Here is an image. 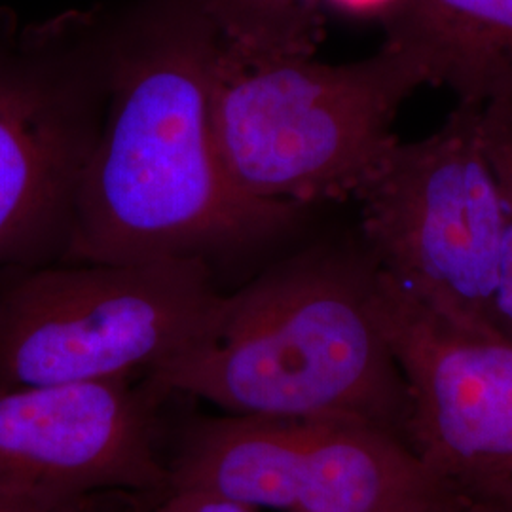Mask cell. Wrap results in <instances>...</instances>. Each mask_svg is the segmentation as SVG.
<instances>
[{
    "mask_svg": "<svg viewBox=\"0 0 512 512\" xmlns=\"http://www.w3.org/2000/svg\"><path fill=\"white\" fill-rule=\"evenodd\" d=\"M220 38L196 0L148 19L110 63L107 110L63 245L71 262L203 258L293 234L308 205L241 192L220 158Z\"/></svg>",
    "mask_w": 512,
    "mask_h": 512,
    "instance_id": "1",
    "label": "cell"
},
{
    "mask_svg": "<svg viewBox=\"0 0 512 512\" xmlns=\"http://www.w3.org/2000/svg\"><path fill=\"white\" fill-rule=\"evenodd\" d=\"M376 275L363 241L289 256L220 294L196 340L147 378L226 414L357 421L406 442L408 393L378 321Z\"/></svg>",
    "mask_w": 512,
    "mask_h": 512,
    "instance_id": "2",
    "label": "cell"
},
{
    "mask_svg": "<svg viewBox=\"0 0 512 512\" xmlns=\"http://www.w3.org/2000/svg\"><path fill=\"white\" fill-rule=\"evenodd\" d=\"M425 86L391 44L351 63L255 59L220 42L211 114L230 179L260 202L357 198L399 143L393 122Z\"/></svg>",
    "mask_w": 512,
    "mask_h": 512,
    "instance_id": "3",
    "label": "cell"
},
{
    "mask_svg": "<svg viewBox=\"0 0 512 512\" xmlns=\"http://www.w3.org/2000/svg\"><path fill=\"white\" fill-rule=\"evenodd\" d=\"M220 294L203 258L27 268L0 291V389L148 376Z\"/></svg>",
    "mask_w": 512,
    "mask_h": 512,
    "instance_id": "4",
    "label": "cell"
},
{
    "mask_svg": "<svg viewBox=\"0 0 512 512\" xmlns=\"http://www.w3.org/2000/svg\"><path fill=\"white\" fill-rule=\"evenodd\" d=\"M480 114L458 103L431 135L399 141L357 200L361 241L384 274L433 310L495 330L505 209Z\"/></svg>",
    "mask_w": 512,
    "mask_h": 512,
    "instance_id": "5",
    "label": "cell"
},
{
    "mask_svg": "<svg viewBox=\"0 0 512 512\" xmlns=\"http://www.w3.org/2000/svg\"><path fill=\"white\" fill-rule=\"evenodd\" d=\"M169 476V492L258 511L439 512L459 495L404 440L346 420L203 418L184 429Z\"/></svg>",
    "mask_w": 512,
    "mask_h": 512,
    "instance_id": "6",
    "label": "cell"
},
{
    "mask_svg": "<svg viewBox=\"0 0 512 512\" xmlns=\"http://www.w3.org/2000/svg\"><path fill=\"white\" fill-rule=\"evenodd\" d=\"M374 304L408 393L406 442L465 497L512 482V342L433 310L378 268Z\"/></svg>",
    "mask_w": 512,
    "mask_h": 512,
    "instance_id": "7",
    "label": "cell"
},
{
    "mask_svg": "<svg viewBox=\"0 0 512 512\" xmlns=\"http://www.w3.org/2000/svg\"><path fill=\"white\" fill-rule=\"evenodd\" d=\"M145 376L0 389V501L61 512L105 492H169L158 408Z\"/></svg>",
    "mask_w": 512,
    "mask_h": 512,
    "instance_id": "8",
    "label": "cell"
},
{
    "mask_svg": "<svg viewBox=\"0 0 512 512\" xmlns=\"http://www.w3.org/2000/svg\"><path fill=\"white\" fill-rule=\"evenodd\" d=\"M99 120L69 55L44 42L0 52V266L63 251Z\"/></svg>",
    "mask_w": 512,
    "mask_h": 512,
    "instance_id": "9",
    "label": "cell"
},
{
    "mask_svg": "<svg viewBox=\"0 0 512 512\" xmlns=\"http://www.w3.org/2000/svg\"><path fill=\"white\" fill-rule=\"evenodd\" d=\"M385 44L458 103H512V0H389Z\"/></svg>",
    "mask_w": 512,
    "mask_h": 512,
    "instance_id": "10",
    "label": "cell"
},
{
    "mask_svg": "<svg viewBox=\"0 0 512 512\" xmlns=\"http://www.w3.org/2000/svg\"><path fill=\"white\" fill-rule=\"evenodd\" d=\"M323 0H196L230 52L255 59L313 55Z\"/></svg>",
    "mask_w": 512,
    "mask_h": 512,
    "instance_id": "11",
    "label": "cell"
},
{
    "mask_svg": "<svg viewBox=\"0 0 512 512\" xmlns=\"http://www.w3.org/2000/svg\"><path fill=\"white\" fill-rule=\"evenodd\" d=\"M480 126L501 200L512 205V103L482 107Z\"/></svg>",
    "mask_w": 512,
    "mask_h": 512,
    "instance_id": "12",
    "label": "cell"
},
{
    "mask_svg": "<svg viewBox=\"0 0 512 512\" xmlns=\"http://www.w3.org/2000/svg\"><path fill=\"white\" fill-rule=\"evenodd\" d=\"M156 512H258V509L220 495L177 490L164 495Z\"/></svg>",
    "mask_w": 512,
    "mask_h": 512,
    "instance_id": "13",
    "label": "cell"
},
{
    "mask_svg": "<svg viewBox=\"0 0 512 512\" xmlns=\"http://www.w3.org/2000/svg\"><path fill=\"white\" fill-rule=\"evenodd\" d=\"M488 512H512V482L488 494L469 497Z\"/></svg>",
    "mask_w": 512,
    "mask_h": 512,
    "instance_id": "14",
    "label": "cell"
},
{
    "mask_svg": "<svg viewBox=\"0 0 512 512\" xmlns=\"http://www.w3.org/2000/svg\"><path fill=\"white\" fill-rule=\"evenodd\" d=\"M439 512H488L482 505H478L473 499L465 497V495H458L452 503H448L442 511Z\"/></svg>",
    "mask_w": 512,
    "mask_h": 512,
    "instance_id": "15",
    "label": "cell"
},
{
    "mask_svg": "<svg viewBox=\"0 0 512 512\" xmlns=\"http://www.w3.org/2000/svg\"><path fill=\"white\" fill-rule=\"evenodd\" d=\"M336 2H344V4H349V0H336ZM387 2H389V0H363V6H374V8H378V12H382Z\"/></svg>",
    "mask_w": 512,
    "mask_h": 512,
    "instance_id": "16",
    "label": "cell"
},
{
    "mask_svg": "<svg viewBox=\"0 0 512 512\" xmlns=\"http://www.w3.org/2000/svg\"><path fill=\"white\" fill-rule=\"evenodd\" d=\"M0 512H31V511H27V509H21V507H16V505H10V503H2V501H0Z\"/></svg>",
    "mask_w": 512,
    "mask_h": 512,
    "instance_id": "17",
    "label": "cell"
}]
</instances>
